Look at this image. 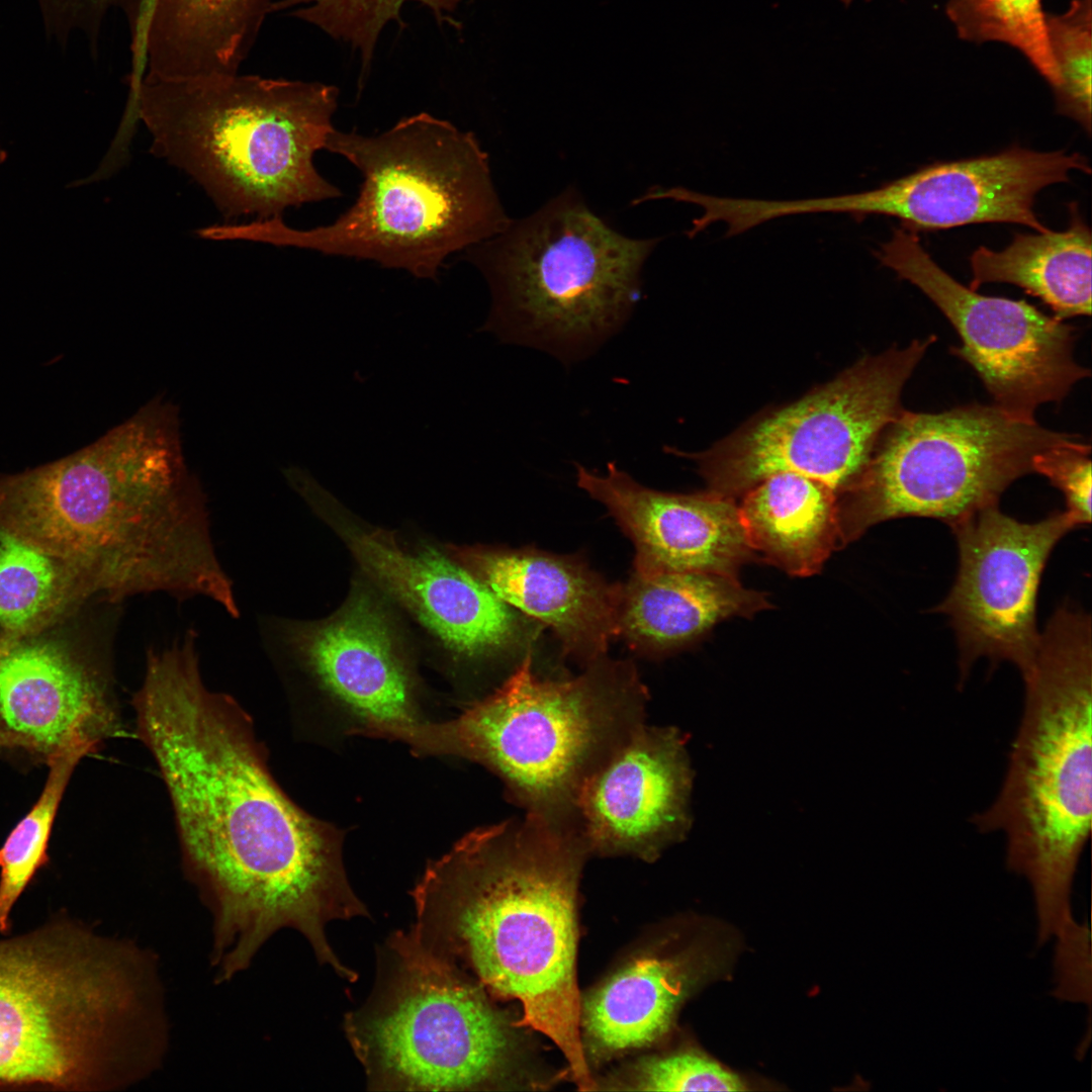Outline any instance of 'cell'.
Segmentation results:
<instances>
[{"label": "cell", "mask_w": 1092, "mask_h": 1092, "mask_svg": "<svg viewBox=\"0 0 1092 1092\" xmlns=\"http://www.w3.org/2000/svg\"><path fill=\"white\" fill-rule=\"evenodd\" d=\"M411 1L428 7L440 23L456 26L449 14L463 0H281L274 3L273 11L295 8L292 16L349 43L361 57L364 77L382 29L391 21L402 25L400 11Z\"/></svg>", "instance_id": "f546056e"}, {"label": "cell", "mask_w": 1092, "mask_h": 1092, "mask_svg": "<svg viewBox=\"0 0 1092 1092\" xmlns=\"http://www.w3.org/2000/svg\"><path fill=\"white\" fill-rule=\"evenodd\" d=\"M1045 33L1057 80V111L1091 130L1092 0H1072L1045 14Z\"/></svg>", "instance_id": "4dcf8cb0"}, {"label": "cell", "mask_w": 1092, "mask_h": 1092, "mask_svg": "<svg viewBox=\"0 0 1092 1092\" xmlns=\"http://www.w3.org/2000/svg\"><path fill=\"white\" fill-rule=\"evenodd\" d=\"M875 255L943 313L961 338L951 353L976 371L993 404L1012 419L1035 422L1040 405L1061 402L1090 376L1074 356L1072 327L1026 300L986 296L961 284L913 231L895 229Z\"/></svg>", "instance_id": "7c38bea8"}, {"label": "cell", "mask_w": 1092, "mask_h": 1092, "mask_svg": "<svg viewBox=\"0 0 1092 1092\" xmlns=\"http://www.w3.org/2000/svg\"><path fill=\"white\" fill-rule=\"evenodd\" d=\"M257 626L272 661L306 674L357 716L358 733L386 737L422 721L402 641L387 609L364 585L328 618L261 615Z\"/></svg>", "instance_id": "9a60e30c"}, {"label": "cell", "mask_w": 1092, "mask_h": 1092, "mask_svg": "<svg viewBox=\"0 0 1092 1092\" xmlns=\"http://www.w3.org/2000/svg\"><path fill=\"white\" fill-rule=\"evenodd\" d=\"M935 341L930 335L864 357L833 381L694 455L710 491L733 498L789 471L838 495L859 476L881 434L904 410V386Z\"/></svg>", "instance_id": "8fae6325"}, {"label": "cell", "mask_w": 1092, "mask_h": 1092, "mask_svg": "<svg viewBox=\"0 0 1092 1092\" xmlns=\"http://www.w3.org/2000/svg\"><path fill=\"white\" fill-rule=\"evenodd\" d=\"M577 485L602 503L632 540L634 572H710L736 576L753 557L734 499L713 491L648 488L615 463L606 474L576 464Z\"/></svg>", "instance_id": "ffe728a7"}, {"label": "cell", "mask_w": 1092, "mask_h": 1092, "mask_svg": "<svg viewBox=\"0 0 1092 1092\" xmlns=\"http://www.w3.org/2000/svg\"><path fill=\"white\" fill-rule=\"evenodd\" d=\"M1012 419L994 404L939 413L903 410L881 434L868 464L837 495L842 545L897 518L953 524L990 507L1034 457L1079 439Z\"/></svg>", "instance_id": "30bf717a"}, {"label": "cell", "mask_w": 1092, "mask_h": 1092, "mask_svg": "<svg viewBox=\"0 0 1092 1092\" xmlns=\"http://www.w3.org/2000/svg\"><path fill=\"white\" fill-rule=\"evenodd\" d=\"M840 1H841L842 3H844V4H846V5H849V4H851V3H852V2L854 1V0H840Z\"/></svg>", "instance_id": "74e56055"}, {"label": "cell", "mask_w": 1092, "mask_h": 1092, "mask_svg": "<svg viewBox=\"0 0 1092 1092\" xmlns=\"http://www.w3.org/2000/svg\"><path fill=\"white\" fill-rule=\"evenodd\" d=\"M656 242L617 233L569 188L466 250L492 294L482 330L565 361L589 353L631 313Z\"/></svg>", "instance_id": "ba28073f"}, {"label": "cell", "mask_w": 1092, "mask_h": 1092, "mask_svg": "<svg viewBox=\"0 0 1092 1092\" xmlns=\"http://www.w3.org/2000/svg\"><path fill=\"white\" fill-rule=\"evenodd\" d=\"M5 159H6V152L0 146V164H2L5 161Z\"/></svg>", "instance_id": "8d00e7d4"}, {"label": "cell", "mask_w": 1092, "mask_h": 1092, "mask_svg": "<svg viewBox=\"0 0 1092 1092\" xmlns=\"http://www.w3.org/2000/svg\"><path fill=\"white\" fill-rule=\"evenodd\" d=\"M1075 170L1090 174L1088 161L1078 153L1016 146L993 155L936 162L870 191L791 200L789 208L793 214L893 216L913 232L1009 222L1042 233L1049 229L1034 212L1037 193L1068 181Z\"/></svg>", "instance_id": "2e32d148"}, {"label": "cell", "mask_w": 1092, "mask_h": 1092, "mask_svg": "<svg viewBox=\"0 0 1092 1092\" xmlns=\"http://www.w3.org/2000/svg\"><path fill=\"white\" fill-rule=\"evenodd\" d=\"M1053 940L1052 997L1061 1002L1084 1005L1090 1010L1092 954L1088 922L1072 917L1056 932Z\"/></svg>", "instance_id": "d6a6232c"}, {"label": "cell", "mask_w": 1092, "mask_h": 1092, "mask_svg": "<svg viewBox=\"0 0 1092 1092\" xmlns=\"http://www.w3.org/2000/svg\"><path fill=\"white\" fill-rule=\"evenodd\" d=\"M959 548L953 585L935 608L949 618L959 646L960 680L980 658L1009 661L1024 673L1040 632L1036 601L1040 577L1058 542L1077 528L1054 512L1034 523L1011 518L998 506L950 526Z\"/></svg>", "instance_id": "4fadbf2b"}, {"label": "cell", "mask_w": 1092, "mask_h": 1092, "mask_svg": "<svg viewBox=\"0 0 1092 1092\" xmlns=\"http://www.w3.org/2000/svg\"><path fill=\"white\" fill-rule=\"evenodd\" d=\"M47 35L66 48L70 35L83 32L93 53L97 51L98 35L103 18L110 6L119 0H36ZM154 0H139L135 19L144 22Z\"/></svg>", "instance_id": "e575fe53"}, {"label": "cell", "mask_w": 1092, "mask_h": 1092, "mask_svg": "<svg viewBox=\"0 0 1092 1092\" xmlns=\"http://www.w3.org/2000/svg\"><path fill=\"white\" fill-rule=\"evenodd\" d=\"M274 3L154 0L131 49V71L160 81L237 74Z\"/></svg>", "instance_id": "7402d4cb"}, {"label": "cell", "mask_w": 1092, "mask_h": 1092, "mask_svg": "<svg viewBox=\"0 0 1092 1092\" xmlns=\"http://www.w3.org/2000/svg\"><path fill=\"white\" fill-rule=\"evenodd\" d=\"M132 706L136 736L170 797L185 871L212 914L216 979L247 969L282 928L344 971L326 927L370 915L347 879L339 835L278 786L243 707L205 686L195 630L147 651Z\"/></svg>", "instance_id": "6da1fadb"}, {"label": "cell", "mask_w": 1092, "mask_h": 1092, "mask_svg": "<svg viewBox=\"0 0 1092 1092\" xmlns=\"http://www.w3.org/2000/svg\"><path fill=\"white\" fill-rule=\"evenodd\" d=\"M1091 448L1081 439L1052 447L1033 459L1032 470L1046 477L1065 496L1077 527L1091 522Z\"/></svg>", "instance_id": "836d02e7"}, {"label": "cell", "mask_w": 1092, "mask_h": 1092, "mask_svg": "<svg viewBox=\"0 0 1092 1092\" xmlns=\"http://www.w3.org/2000/svg\"><path fill=\"white\" fill-rule=\"evenodd\" d=\"M368 1000L346 1013V1036L370 1090L472 1091L510 1084L514 1023L475 981L393 932Z\"/></svg>", "instance_id": "9c48e42d"}, {"label": "cell", "mask_w": 1092, "mask_h": 1092, "mask_svg": "<svg viewBox=\"0 0 1092 1092\" xmlns=\"http://www.w3.org/2000/svg\"><path fill=\"white\" fill-rule=\"evenodd\" d=\"M1021 675L1023 710L1003 784L972 823L1004 834L1006 867L1030 887L1041 946L1073 917V884L1091 829L1090 615L1059 608Z\"/></svg>", "instance_id": "5b68a950"}, {"label": "cell", "mask_w": 1092, "mask_h": 1092, "mask_svg": "<svg viewBox=\"0 0 1092 1092\" xmlns=\"http://www.w3.org/2000/svg\"><path fill=\"white\" fill-rule=\"evenodd\" d=\"M0 747H14L12 740L0 730Z\"/></svg>", "instance_id": "d590c367"}, {"label": "cell", "mask_w": 1092, "mask_h": 1092, "mask_svg": "<svg viewBox=\"0 0 1092 1092\" xmlns=\"http://www.w3.org/2000/svg\"><path fill=\"white\" fill-rule=\"evenodd\" d=\"M301 497L328 520L372 584L461 660L522 646L537 631L458 560L430 546L410 548L383 529L344 519L342 506L317 481Z\"/></svg>", "instance_id": "5bb4252c"}, {"label": "cell", "mask_w": 1092, "mask_h": 1092, "mask_svg": "<svg viewBox=\"0 0 1092 1092\" xmlns=\"http://www.w3.org/2000/svg\"><path fill=\"white\" fill-rule=\"evenodd\" d=\"M687 962L646 953L614 973L580 1002L588 1050L612 1056L650 1045L670 1028L692 985Z\"/></svg>", "instance_id": "d4e9b609"}, {"label": "cell", "mask_w": 1092, "mask_h": 1092, "mask_svg": "<svg viewBox=\"0 0 1092 1092\" xmlns=\"http://www.w3.org/2000/svg\"><path fill=\"white\" fill-rule=\"evenodd\" d=\"M455 559L515 610L551 627L566 655L589 664L619 635L620 584L582 562L530 549L467 547Z\"/></svg>", "instance_id": "44dd1931"}, {"label": "cell", "mask_w": 1092, "mask_h": 1092, "mask_svg": "<svg viewBox=\"0 0 1092 1092\" xmlns=\"http://www.w3.org/2000/svg\"><path fill=\"white\" fill-rule=\"evenodd\" d=\"M153 957L65 913L0 939V1090L100 1092L150 1073L165 1031Z\"/></svg>", "instance_id": "3957f363"}, {"label": "cell", "mask_w": 1092, "mask_h": 1092, "mask_svg": "<svg viewBox=\"0 0 1092 1092\" xmlns=\"http://www.w3.org/2000/svg\"><path fill=\"white\" fill-rule=\"evenodd\" d=\"M766 597L744 588L736 576L710 572H633L620 585L619 635L638 651L663 653L682 646L717 623L769 608Z\"/></svg>", "instance_id": "603a6c76"}, {"label": "cell", "mask_w": 1092, "mask_h": 1092, "mask_svg": "<svg viewBox=\"0 0 1092 1092\" xmlns=\"http://www.w3.org/2000/svg\"><path fill=\"white\" fill-rule=\"evenodd\" d=\"M945 14L961 39L1005 43L1018 51L1051 88L1055 85L1041 0H947Z\"/></svg>", "instance_id": "f1b7e54d"}, {"label": "cell", "mask_w": 1092, "mask_h": 1092, "mask_svg": "<svg viewBox=\"0 0 1092 1092\" xmlns=\"http://www.w3.org/2000/svg\"><path fill=\"white\" fill-rule=\"evenodd\" d=\"M74 745L53 755L43 790L30 811L13 828L0 847V933L11 931V911L49 862L48 846L54 820L70 778L79 761L92 752Z\"/></svg>", "instance_id": "83f0119b"}, {"label": "cell", "mask_w": 1092, "mask_h": 1092, "mask_svg": "<svg viewBox=\"0 0 1092 1092\" xmlns=\"http://www.w3.org/2000/svg\"><path fill=\"white\" fill-rule=\"evenodd\" d=\"M1092 239L1089 226L1070 206L1069 226L1037 234H1017L1001 251L979 247L970 258V288L1009 283L1039 298L1065 320L1091 314Z\"/></svg>", "instance_id": "484cf974"}, {"label": "cell", "mask_w": 1092, "mask_h": 1092, "mask_svg": "<svg viewBox=\"0 0 1092 1092\" xmlns=\"http://www.w3.org/2000/svg\"><path fill=\"white\" fill-rule=\"evenodd\" d=\"M590 854L580 831L526 813L478 828L430 861L412 892L408 930L431 956L490 997L516 1000L595 1088L580 1034L576 895Z\"/></svg>", "instance_id": "7a4b0ae2"}, {"label": "cell", "mask_w": 1092, "mask_h": 1092, "mask_svg": "<svg viewBox=\"0 0 1092 1092\" xmlns=\"http://www.w3.org/2000/svg\"><path fill=\"white\" fill-rule=\"evenodd\" d=\"M121 728L107 672L54 641L0 645V730L44 760L83 745L96 750Z\"/></svg>", "instance_id": "d6986e66"}, {"label": "cell", "mask_w": 1092, "mask_h": 1092, "mask_svg": "<svg viewBox=\"0 0 1092 1092\" xmlns=\"http://www.w3.org/2000/svg\"><path fill=\"white\" fill-rule=\"evenodd\" d=\"M339 90L257 75L144 79L136 114L151 151L193 178L228 218L282 217L342 192L313 164Z\"/></svg>", "instance_id": "8992f818"}, {"label": "cell", "mask_w": 1092, "mask_h": 1092, "mask_svg": "<svg viewBox=\"0 0 1092 1092\" xmlns=\"http://www.w3.org/2000/svg\"><path fill=\"white\" fill-rule=\"evenodd\" d=\"M686 736L643 725L582 786L576 811L589 853L650 861L692 825L693 769Z\"/></svg>", "instance_id": "e0dca14e"}, {"label": "cell", "mask_w": 1092, "mask_h": 1092, "mask_svg": "<svg viewBox=\"0 0 1092 1092\" xmlns=\"http://www.w3.org/2000/svg\"><path fill=\"white\" fill-rule=\"evenodd\" d=\"M80 571L0 525V628L27 636L90 600Z\"/></svg>", "instance_id": "4316f807"}, {"label": "cell", "mask_w": 1092, "mask_h": 1092, "mask_svg": "<svg viewBox=\"0 0 1092 1092\" xmlns=\"http://www.w3.org/2000/svg\"><path fill=\"white\" fill-rule=\"evenodd\" d=\"M644 1091H743L745 1083L716 1061L694 1051L645 1059L622 1082Z\"/></svg>", "instance_id": "1f68e13d"}, {"label": "cell", "mask_w": 1092, "mask_h": 1092, "mask_svg": "<svg viewBox=\"0 0 1092 1092\" xmlns=\"http://www.w3.org/2000/svg\"><path fill=\"white\" fill-rule=\"evenodd\" d=\"M325 150L362 174L355 203L308 230L282 217L217 225L218 241L243 240L371 260L436 280L445 260L503 233L506 215L487 155L470 131L421 112L376 135L334 128Z\"/></svg>", "instance_id": "277c9868"}, {"label": "cell", "mask_w": 1092, "mask_h": 1092, "mask_svg": "<svg viewBox=\"0 0 1092 1092\" xmlns=\"http://www.w3.org/2000/svg\"><path fill=\"white\" fill-rule=\"evenodd\" d=\"M738 510L752 550L791 575L818 572L842 546L837 493L805 475L767 476L744 493Z\"/></svg>", "instance_id": "cb8c5ba5"}, {"label": "cell", "mask_w": 1092, "mask_h": 1092, "mask_svg": "<svg viewBox=\"0 0 1092 1092\" xmlns=\"http://www.w3.org/2000/svg\"><path fill=\"white\" fill-rule=\"evenodd\" d=\"M647 699L631 662L603 656L572 678H542L528 652L497 689L459 717L422 720L389 738L422 753L482 763L528 814L580 829L582 786L645 725Z\"/></svg>", "instance_id": "52a82bcc"}, {"label": "cell", "mask_w": 1092, "mask_h": 1092, "mask_svg": "<svg viewBox=\"0 0 1092 1092\" xmlns=\"http://www.w3.org/2000/svg\"><path fill=\"white\" fill-rule=\"evenodd\" d=\"M130 461L129 432L120 424L68 457L2 476L0 525L73 565L89 588Z\"/></svg>", "instance_id": "ac0fdd59"}]
</instances>
